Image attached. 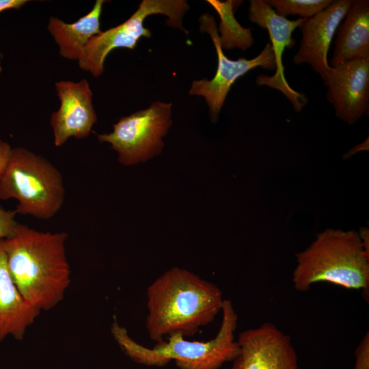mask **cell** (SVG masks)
Here are the masks:
<instances>
[{"mask_svg":"<svg viewBox=\"0 0 369 369\" xmlns=\"http://www.w3.org/2000/svg\"><path fill=\"white\" fill-rule=\"evenodd\" d=\"M200 29L207 32L214 44L217 55L218 66L210 80L203 79L193 81L189 90L191 96H202L209 108L211 122L215 124L232 85L241 77L257 67L269 70L276 68L272 46L267 42L264 48L251 59L238 58L232 60L223 52L214 16L206 13L200 16Z\"/></svg>","mask_w":369,"mask_h":369,"instance_id":"cell-8","label":"cell"},{"mask_svg":"<svg viewBox=\"0 0 369 369\" xmlns=\"http://www.w3.org/2000/svg\"><path fill=\"white\" fill-rule=\"evenodd\" d=\"M344 18L336 32L332 67L346 61L369 58V1L353 0Z\"/></svg>","mask_w":369,"mask_h":369,"instance_id":"cell-15","label":"cell"},{"mask_svg":"<svg viewBox=\"0 0 369 369\" xmlns=\"http://www.w3.org/2000/svg\"><path fill=\"white\" fill-rule=\"evenodd\" d=\"M27 2V0H0V13L8 10H18Z\"/></svg>","mask_w":369,"mask_h":369,"instance_id":"cell-22","label":"cell"},{"mask_svg":"<svg viewBox=\"0 0 369 369\" xmlns=\"http://www.w3.org/2000/svg\"><path fill=\"white\" fill-rule=\"evenodd\" d=\"M67 238L64 232H40L18 223L15 233L3 239L12 280L22 297L40 312L57 305L70 286Z\"/></svg>","mask_w":369,"mask_h":369,"instance_id":"cell-2","label":"cell"},{"mask_svg":"<svg viewBox=\"0 0 369 369\" xmlns=\"http://www.w3.org/2000/svg\"><path fill=\"white\" fill-rule=\"evenodd\" d=\"M221 289L187 269L174 266L146 290V329L156 343L179 334L193 336L221 312Z\"/></svg>","mask_w":369,"mask_h":369,"instance_id":"cell-1","label":"cell"},{"mask_svg":"<svg viewBox=\"0 0 369 369\" xmlns=\"http://www.w3.org/2000/svg\"><path fill=\"white\" fill-rule=\"evenodd\" d=\"M55 90L60 107L52 113L51 124L55 145L59 147L70 137L88 136L97 115L92 103L93 94L85 79L79 82L60 81L55 83Z\"/></svg>","mask_w":369,"mask_h":369,"instance_id":"cell-12","label":"cell"},{"mask_svg":"<svg viewBox=\"0 0 369 369\" xmlns=\"http://www.w3.org/2000/svg\"><path fill=\"white\" fill-rule=\"evenodd\" d=\"M40 312L20 295L11 277L0 239V343L8 336L22 340Z\"/></svg>","mask_w":369,"mask_h":369,"instance_id":"cell-14","label":"cell"},{"mask_svg":"<svg viewBox=\"0 0 369 369\" xmlns=\"http://www.w3.org/2000/svg\"><path fill=\"white\" fill-rule=\"evenodd\" d=\"M12 151L9 144L0 139V174L5 169Z\"/></svg>","mask_w":369,"mask_h":369,"instance_id":"cell-21","label":"cell"},{"mask_svg":"<svg viewBox=\"0 0 369 369\" xmlns=\"http://www.w3.org/2000/svg\"><path fill=\"white\" fill-rule=\"evenodd\" d=\"M354 369H369V333L367 331L355 350Z\"/></svg>","mask_w":369,"mask_h":369,"instance_id":"cell-20","label":"cell"},{"mask_svg":"<svg viewBox=\"0 0 369 369\" xmlns=\"http://www.w3.org/2000/svg\"><path fill=\"white\" fill-rule=\"evenodd\" d=\"M218 12L221 23L217 31L221 33L219 36L222 49L238 48L245 51L254 44V38L251 29L243 27L234 16V1L221 2L217 0L206 1Z\"/></svg>","mask_w":369,"mask_h":369,"instance_id":"cell-17","label":"cell"},{"mask_svg":"<svg viewBox=\"0 0 369 369\" xmlns=\"http://www.w3.org/2000/svg\"><path fill=\"white\" fill-rule=\"evenodd\" d=\"M18 202L16 213L48 219L63 206L65 188L60 172L50 161L24 148H12L0 174V199Z\"/></svg>","mask_w":369,"mask_h":369,"instance_id":"cell-5","label":"cell"},{"mask_svg":"<svg viewBox=\"0 0 369 369\" xmlns=\"http://www.w3.org/2000/svg\"><path fill=\"white\" fill-rule=\"evenodd\" d=\"M172 124V103L156 100L144 110L121 118L110 133L98 135L100 142H107L125 165L146 162L159 154L163 138Z\"/></svg>","mask_w":369,"mask_h":369,"instance_id":"cell-7","label":"cell"},{"mask_svg":"<svg viewBox=\"0 0 369 369\" xmlns=\"http://www.w3.org/2000/svg\"><path fill=\"white\" fill-rule=\"evenodd\" d=\"M15 210H5L0 206V239L11 237L16 231L18 223L15 221Z\"/></svg>","mask_w":369,"mask_h":369,"instance_id":"cell-19","label":"cell"},{"mask_svg":"<svg viewBox=\"0 0 369 369\" xmlns=\"http://www.w3.org/2000/svg\"><path fill=\"white\" fill-rule=\"evenodd\" d=\"M221 312L219 331L206 342L188 340L175 334L148 348L133 340L115 317L111 333L125 355L137 364L163 367L174 360L180 369H219L225 363L232 361L239 350L234 336L238 315L230 300L224 299Z\"/></svg>","mask_w":369,"mask_h":369,"instance_id":"cell-4","label":"cell"},{"mask_svg":"<svg viewBox=\"0 0 369 369\" xmlns=\"http://www.w3.org/2000/svg\"><path fill=\"white\" fill-rule=\"evenodd\" d=\"M236 340L238 353L230 369H298L290 337L272 323L245 329Z\"/></svg>","mask_w":369,"mask_h":369,"instance_id":"cell-9","label":"cell"},{"mask_svg":"<svg viewBox=\"0 0 369 369\" xmlns=\"http://www.w3.org/2000/svg\"><path fill=\"white\" fill-rule=\"evenodd\" d=\"M248 16L251 22L268 31L276 65V71L273 76L261 74L257 77V85L279 90L292 103L295 110L301 112L308 104V98L305 94L293 90L286 81L282 54L286 48L290 49L295 46L292 32L305 19L299 18L295 20H288L277 14L262 0L249 1Z\"/></svg>","mask_w":369,"mask_h":369,"instance_id":"cell-10","label":"cell"},{"mask_svg":"<svg viewBox=\"0 0 369 369\" xmlns=\"http://www.w3.org/2000/svg\"><path fill=\"white\" fill-rule=\"evenodd\" d=\"M353 1L333 0L299 26L302 38L293 62L295 64H309L324 83L331 68L327 62L331 42Z\"/></svg>","mask_w":369,"mask_h":369,"instance_id":"cell-13","label":"cell"},{"mask_svg":"<svg viewBox=\"0 0 369 369\" xmlns=\"http://www.w3.org/2000/svg\"><path fill=\"white\" fill-rule=\"evenodd\" d=\"M105 2L96 0L92 10L73 23H66L54 16L50 18L47 28L63 57L78 60L89 40L101 32L100 18Z\"/></svg>","mask_w":369,"mask_h":369,"instance_id":"cell-16","label":"cell"},{"mask_svg":"<svg viewBox=\"0 0 369 369\" xmlns=\"http://www.w3.org/2000/svg\"><path fill=\"white\" fill-rule=\"evenodd\" d=\"M369 242L354 230L329 228L296 254L292 273L295 290L305 292L318 282H329L346 289L361 290L369 295Z\"/></svg>","mask_w":369,"mask_h":369,"instance_id":"cell-3","label":"cell"},{"mask_svg":"<svg viewBox=\"0 0 369 369\" xmlns=\"http://www.w3.org/2000/svg\"><path fill=\"white\" fill-rule=\"evenodd\" d=\"M189 9L184 0H143L126 21L101 31L89 40L78 59L79 67L95 77L100 76L104 71L105 60L112 50L134 49L141 38L151 37L150 29L144 26V19L151 14L165 15L168 17L167 25L188 33L182 21Z\"/></svg>","mask_w":369,"mask_h":369,"instance_id":"cell-6","label":"cell"},{"mask_svg":"<svg viewBox=\"0 0 369 369\" xmlns=\"http://www.w3.org/2000/svg\"><path fill=\"white\" fill-rule=\"evenodd\" d=\"M333 0H264L275 12L282 16L299 15L309 18L330 5Z\"/></svg>","mask_w":369,"mask_h":369,"instance_id":"cell-18","label":"cell"},{"mask_svg":"<svg viewBox=\"0 0 369 369\" xmlns=\"http://www.w3.org/2000/svg\"><path fill=\"white\" fill-rule=\"evenodd\" d=\"M324 83L337 117L348 124L356 123L368 109L369 58L331 67Z\"/></svg>","mask_w":369,"mask_h":369,"instance_id":"cell-11","label":"cell"}]
</instances>
